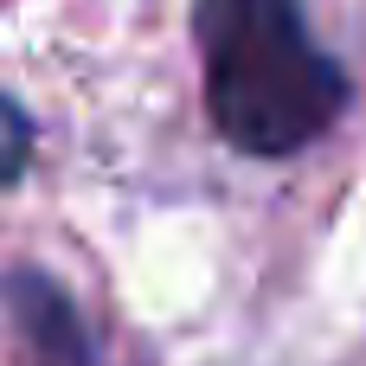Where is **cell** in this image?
<instances>
[{
    "label": "cell",
    "instance_id": "obj_1",
    "mask_svg": "<svg viewBox=\"0 0 366 366\" xmlns=\"http://www.w3.org/2000/svg\"><path fill=\"white\" fill-rule=\"evenodd\" d=\"M206 109L244 154L309 148L347 103L341 64L315 45L302 0H193Z\"/></svg>",
    "mask_w": 366,
    "mask_h": 366
},
{
    "label": "cell",
    "instance_id": "obj_2",
    "mask_svg": "<svg viewBox=\"0 0 366 366\" xmlns=\"http://www.w3.org/2000/svg\"><path fill=\"white\" fill-rule=\"evenodd\" d=\"M26 161H32V122H26V109H19V103H6V97H0V187H6V180H19V174H26Z\"/></svg>",
    "mask_w": 366,
    "mask_h": 366
}]
</instances>
